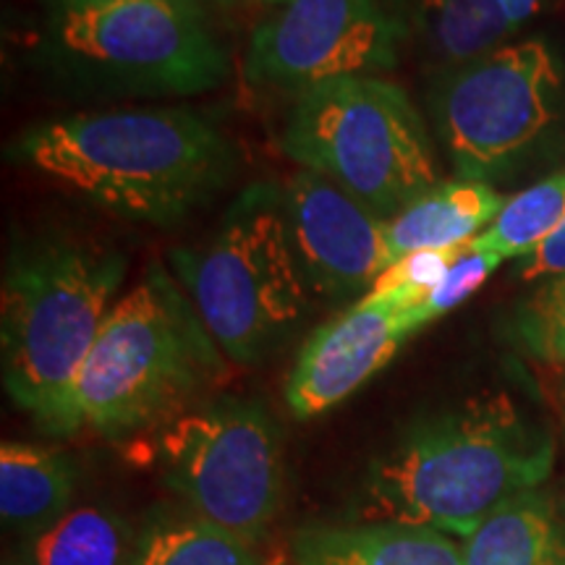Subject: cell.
Masks as SVG:
<instances>
[{"instance_id":"1","label":"cell","mask_w":565,"mask_h":565,"mask_svg":"<svg viewBox=\"0 0 565 565\" xmlns=\"http://www.w3.org/2000/svg\"><path fill=\"white\" fill-rule=\"evenodd\" d=\"M555 440L508 393H484L408 424L370 463L362 513L466 540L515 494L540 490Z\"/></svg>"},{"instance_id":"2","label":"cell","mask_w":565,"mask_h":565,"mask_svg":"<svg viewBox=\"0 0 565 565\" xmlns=\"http://www.w3.org/2000/svg\"><path fill=\"white\" fill-rule=\"evenodd\" d=\"M11 158L113 215L173 225L233 173L228 139L194 110L76 113L38 124Z\"/></svg>"},{"instance_id":"3","label":"cell","mask_w":565,"mask_h":565,"mask_svg":"<svg viewBox=\"0 0 565 565\" xmlns=\"http://www.w3.org/2000/svg\"><path fill=\"white\" fill-rule=\"evenodd\" d=\"M121 252L47 236L13 254L0 294L3 387L47 435H76L74 387L121 288Z\"/></svg>"},{"instance_id":"4","label":"cell","mask_w":565,"mask_h":565,"mask_svg":"<svg viewBox=\"0 0 565 565\" xmlns=\"http://www.w3.org/2000/svg\"><path fill=\"white\" fill-rule=\"evenodd\" d=\"M186 291L152 265L113 303L74 387L76 427L121 440L171 422L225 370Z\"/></svg>"},{"instance_id":"5","label":"cell","mask_w":565,"mask_h":565,"mask_svg":"<svg viewBox=\"0 0 565 565\" xmlns=\"http://www.w3.org/2000/svg\"><path fill=\"white\" fill-rule=\"evenodd\" d=\"M280 147L391 221L440 183L427 126L398 84L345 76L299 92Z\"/></svg>"},{"instance_id":"6","label":"cell","mask_w":565,"mask_h":565,"mask_svg":"<svg viewBox=\"0 0 565 565\" xmlns=\"http://www.w3.org/2000/svg\"><path fill=\"white\" fill-rule=\"evenodd\" d=\"M189 299L233 364L252 366L291 335L307 312L309 286L288 242L282 202L254 186L200 249L175 254Z\"/></svg>"},{"instance_id":"7","label":"cell","mask_w":565,"mask_h":565,"mask_svg":"<svg viewBox=\"0 0 565 565\" xmlns=\"http://www.w3.org/2000/svg\"><path fill=\"white\" fill-rule=\"evenodd\" d=\"M162 482L189 513L257 545L282 500V437L257 401L221 398L162 427Z\"/></svg>"},{"instance_id":"8","label":"cell","mask_w":565,"mask_h":565,"mask_svg":"<svg viewBox=\"0 0 565 565\" xmlns=\"http://www.w3.org/2000/svg\"><path fill=\"white\" fill-rule=\"evenodd\" d=\"M561 95L563 71L545 40L443 71L433 116L458 179L484 181L513 168L557 121Z\"/></svg>"},{"instance_id":"9","label":"cell","mask_w":565,"mask_h":565,"mask_svg":"<svg viewBox=\"0 0 565 565\" xmlns=\"http://www.w3.org/2000/svg\"><path fill=\"white\" fill-rule=\"evenodd\" d=\"M55 40L92 76L126 89L196 95L228 76V55L194 0H113L63 11Z\"/></svg>"},{"instance_id":"10","label":"cell","mask_w":565,"mask_h":565,"mask_svg":"<svg viewBox=\"0 0 565 565\" xmlns=\"http://www.w3.org/2000/svg\"><path fill=\"white\" fill-rule=\"evenodd\" d=\"M398 19L380 0H288L263 21L246 53L257 87L307 92L345 76H374L398 61Z\"/></svg>"},{"instance_id":"11","label":"cell","mask_w":565,"mask_h":565,"mask_svg":"<svg viewBox=\"0 0 565 565\" xmlns=\"http://www.w3.org/2000/svg\"><path fill=\"white\" fill-rule=\"evenodd\" d=\"M280 202L309 291L328 299L356 296L393 265L383 217L324 175L301 168Z\"/></svg>"},{"instance_id":"12","label":"cell","mask_w":565,"mask_h":565,"mask_svg":"<svg viewBox=\"0 0 565 565\" xmlns=\"http://www.w3.org/2000/svg\"><path fill=\"white\" fill-rule=\"evenodd\" d=\"M416 333L412 309L366 294L307 338L286 383V404L296 419H315L393 362Z\"/></svg>"},{"instance_id":"13","label":"cell","mask_w":565,"mask_h":565,"mask_svg":"<svg viewBox=\"0 0 565 565\" xmlns=\"http://www.w3.org/2000/svg\"><path fill=\"white\" fill-rule=\"evenodd\" d=\"M291 550L294 565H463L454 536L401 521L307 526Z\"/></svg>"},{"instance_id":"14","label":"cell","mask_w":565,"mask_h":565,"mask_svg":"<svg viewBox=\"0 0 565 565\" xmlns=\"http://www.w3.org/2000/svg\"><path fill=\"white\" fill-rule=\"evenodd\" d=\"M505 200L487 181H445L408 202L385 221L393 263L419 249H448L475 242L490 225Z\"/></svg>"},{"instance_id":"15","label":"cell","mask_w":565,"mask_h":565,"mask_svg":"<svg viewBox=\"0 0 565 565\" xmlns=\"http://www.w3.org/2000/svg\"><path fill=\"white\" fill-rule=\"evenodd\" d=\"M76 490L74 466L61 450L32 443L0 448V515L6 526L40 534L71 511Z\"/></svg>"},{"instance_id":"16","label":"cell","mask_w":565,"mask_h":565,"mask_svg":"<svg viewBox=\"0 0 565 565\" xmlns=\"http://www.w3.org/2000/svg\"><path fill=\"white\" fill-rule=\"evenodd\" d=\"M398 24L443 71L498 51L513 32L494 0H401Z\"/></svg>"},{"instance_id":"17","label":"cell","mask_w":565,"mask_h":565,"mask_svg":"<svg viewBox=\"0 0 565 565\" xmlns=\"http://www.w3.org/2000/svg\"><path fill=\"white\" fill-rule=\"evenodd\" d=\"M461 547L463 565H565L553 503L540 490L494 508Z\"/></svg>"},{"instance_id":"18","label":"cell","mask_w":565,"mask_h":565,"mask_svg":"<svg viewBox=\"0 0 565 565\" xmlns=\"http://www.w3.org/2000/svg\"><path fill=\"white\" fill-rule=\"evenodd\" d=\"M137 536L118 513L97 505L71 508L51 529L34 534L26 565H131Z\"/></svg>"},{"instance_id":"19","label":"cell","mask_w":565,"mask_h":565,"mask_svg":"<svg viewBox=\"0 0 565 565\" xmlns=\"http://www.w3.org/2000/svg\"><path fill=\"white\" fill-rule=\"evenodd\" d=\"M131 565H263L252 542L194 513L158 515L137 534Z\"/></svg>"},{"instance_id":"20","label":"cell","mask_w":565,"mask_h":565,"mask_svg":"<svg viewBox=\"0 0 565 565\" xmlns=\"http://www.w3.org/2000/svg\"><path fill=\"white\" fill-rule=\"evenodd\" d=\"M565 217V168L505 200L475 244L498 257H529Z\"/></svg>"},{"instance_id":"21","label":"cell","mask_w":565,"mask_h":565,"mask_svg":"<svg viewBox=\"0 0 565 565\" xmlns=\"http://www.w3.org/2000/svg\"><path fill=\"white\" fill-rule=\"evenodd\" d=\"M515 333L532 356L565 366V275L547 280L521 303Z\"/></svg>"},{"instance_id":"22","label":"cell","mask_w":565,"mask_h":565,"mask_svg":"<svg viewBox=\"0 0 565 565\" xmlns=\"http://www.w3.org/2000/svg\"><path fill=\"white\" fill-rule=\"evenodd\" d=\"M500 263H503V257L479 249V246L471 242L469 249H466L461 257L450 265V270L443 275V280L424 296L422 303H416L412 309V322L416 333H419L422 328H427L429 322L440 320L443 315L454 312V309L461 307L466 299H471V296L484 286V280L498 270Z\"/></svg>"},{"instance_id":"23","label":"cell","mask_w":565,"mask_h":565,"mask_svg":"<svg viewBox=\"0 0 565 565\" xmlns=\"http://www.w3.org/2000/svg\"><path fill=\"white\" fill-rule=\"evenodd\" d=\"M469 246L471 242L461 246H448V249H419L406 254V257L395 259V263L374 280L370 294L385 296V299L404 303L406 309H414L416 303H422L424 296L443 280V275L450 270V265H454Z\"/></svg>"},{"instance_id":"24","label":"cell","mask_w":565,"mask_h":565,"mask_svg":"<svg viewBox=\"0 0 565 565\" xmlns=\"http://www.w3.org/2000/svg\"><path fill=\"white\" fill-rule=\"evenodd\" d=\"M561 275H565V217L545 242L529 254L524 267H521V278L524 280L561 278Z\"/></svg>"},{"instance_id":"25","label":"cell","mask_w":565,"mask_h":565,"mask_svg":"<svg viewBox=\"0 0 565 565\" xmlns=\"http://www.w3.org/2000/svg\"><path fill=\"white\" fill-rule=\"evenodd\" d=\"M494 3L500 6V11H503L508 24H511L515 32V30H521V26H524L526 21L534 17V13H540L545 0H494Z\"/></svg>"},{"instance_id":"26","label":"cell","mask_w":565,"mask_h":565,"mask_svg":"<svg viewBox=\"0 0 565 565\" xmlns=\"http://www.w3.org/2000/svg\"><path fill=\"white\" fill-rule=\"evenodd\" d=\"M58 6V11H82V9H95V6L113 3V0H53Z\"/></svg>"},{"instance_id":"27","label":"cell","mask_w":565,"mask_h":565,"mask_svg":"<svg viewBox=\"0 0 565 565\" xmlns=\"http://www.w3.org/2000/svg\"><path fill=\"white\" fill-rule=\"evenodd\" d=\"M561 370V380H557V404H561L563 419H565V366H557Z\"/></svg>"},{"instance_id":"28","label":"cell","mask_w":565,"mask_h":565,"mask_svg":"<svg viewBox=\"0 0 565 565\" xmlns=\"http://www.w3.org/2000/svg\"><path fill=\"white\" fill-rule=\"evenodd\" d=\"M267 3H288V0H267Z\"/></svg>"},{"instance_id":"29","label":"cell","mask_w":565,"mask_h":565,"mask_svg":"<svg viewBox=\"0 0 565 565\" xmlns=\"http://www.w3.org/2000/svg\"><path fill=\"white\" fill-rule=\"evenodd\" d=\"M217 3H221V0H217Z\"/></svg>"}]
</instances>
